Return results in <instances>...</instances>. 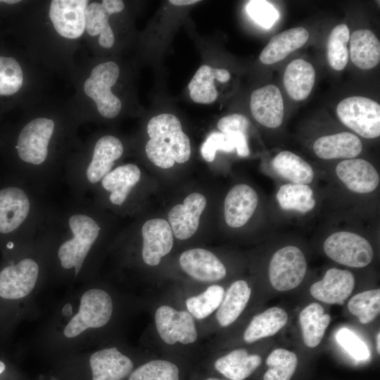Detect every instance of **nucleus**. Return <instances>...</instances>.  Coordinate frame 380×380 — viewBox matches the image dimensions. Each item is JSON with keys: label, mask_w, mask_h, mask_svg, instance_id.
<instances>
[{"label": "nucleus", "mask_w": 380, "mask_h": 380, "mask_svg": "<svg viewBox=\"0 0 380 380\" xmlns=\"http://www.w3.org/2000/svg\"><path fill=\"white\" fill-rule=\"evenodd\" d=\"M99 207L85 197L51 207L45 233L48 265L56 274L76 279L89 272L106 229Z\"/></svg>", "instance_id": "1"}, {"label": "nucleus", "mask_w": 380, "mask_h": 380, "mask_svg": "<svg viewBox=\"0 0 380 380\" xmlns=\"http://www.w3.org/2000/svg\"><path fill=\"white\" fill-rule=\"evenodd\" d=\"M25 180L0 172V247L7 251L36 238L51 209Z\"/></svg>", "instance_id": "2"}, {"label": "nucleus", "mask_w": 380, "mask_h": 380, "mask_svg": "<svg viewBox=\"0 0 380 380\" xmlns=\"http://www.w3.org/2000/svg\"><path fill=\"white\" fill-rule=\"evenodd\" d=\"M90 150L65 165V179L73 198H84L94 191L122 156L124 146L117 137L106 134L99 137Z\"/></svg>", "instance_id": "3"}, {"label": "nucleus", "mask_w": 380, "mask_h": 380, "mask_svg": "<svg viewBox=\"0 0 380 380\" xmlns=\"http://www.w3.org/2000/svg\"><path fill=\"white\" fill-rule=\"evenodd\" d=\"M147 133L150 139L145 146V152L156 166L167 169L175 162L184 163L190 158L189 139L175 115L163 113L153 117L148 122Z\"/></svg>", "instance_id": "4"}, {"label": "nucleus", "mask_w": 380, "mask_h": 380, "mask_svg": "<svg viewBox=\"0 0 380 380\" xmlns=\"http://www.w3.org/2000/svg\"><path fill=\"white\" fill-rule=\"evenodd\" d=\"M113 312L110 295L100 288L89 289L81 296L78 310L66 324L63 334L72 338L87 329L103 327L110 322Z\"/></svg>", "instance_id": "5"}, {"label": "nucleus", "mask_w": 380, "mask_h": 380, "mask_svg": "<svg viewBox=\"0 0 380 380\" xmlns=\"http://www.w3.org/2000/svg\"><path fill=\"white\" fill-rule=\"evenodd\" d=\"M337 117L346 127L367 139L380 135V105L372 99L353 96L339 102Z\"/></svg>", "instance_id": "6"}, {"label": "nucleus", "mask_w": 380, "mask_h": 380, "mask_svg": "<svg viewBox=\"0 0 380 380\" xmlns=\"http://www.w3.org/2000/svg\"><path fill=\"white\" fill-rule=\"evenodd\" d=\"M141 172L133 163L113 168L95 187L96 203L108 204L116 208H123L141 179Z\"/></svg>", "instance_id": "7"}, {"label": "nucleus", "mask_w": 380, "mask_h": 380, "mask_svg": "<svg viewBox=\"0 0 380 380\" xmlns=\"http://www.w3.org/2000/svg\"><path fill=\"white\" fill-rule=\"evenodd\" d=\"M119 74L117 63H103L93 68L84 84L85 94L95 101L99 113L106 118H115L122 108L120 100L111 91Z\"/></svg>", "instance_id": "8"}, {"label": "nucleus", "mask_w": 380, "mask_h": 380, "mask_svg": "<svg viewBox=\"0 0 380 380\" xmlns=\"http://www.w3.org/2000/svg\"><path fill=\"white\" fill-rule=\"evenodd\" d=\"M154 323L160 338L167 345H190L198 339L196 320L186 310L161 305L155 311Z\"/></svg>", "instance_id": "9"}, {"label": "nucleus", "mask_w": 380, "mask_h": 380, "mask_svg": "<svg viewBox=\"0 0 380 380\" xmlns=\"http://www.w3.org/2000/svg\"><path fill=\"white\" fill-rule=\"evenodd\" d=\"M324 251L331 260L351 267L368 265L374 255L369 242L350 232H337L331 234L324 243Z\"/></svg>", "instance_id": "10"}, {"label": "nucleus", "mask_w": 380, "mask_h": 380, "mask_svg": "<svg viewBox=\"0 0 380 380\" xmlns=\"http://www.w3.org/2000/svg\"><path fill=\"white\" fill-rule=\"evenodd\" d=\"M307 269L303 253L296 246L279 249L269 265V279L273 288L286 291L297 287L303 281Z\"/></svg>", "instance_id": "11"}, {"label": "nucleus", "mask_w": 380, "mask_h": 380, "mask_svg": "<svg viewBox=\"0 0 380 380\" xmlns=\"http://www.w3.org/2000/svg\"><path fill=\"white\" fill-rule=\"evenodd\" d=\"M87 0H53L49 18L56 32L63 37L77 39L85 30Z\"/></svg>", "instance_id": "12"}, {"label": "nucleus", "mask_w": 380, "mask_h": 380, "mask_svg": "<svg viewBox=\"0 0 380 380\" xmlns=\"http://www.w3.org/2000/svg\"><path fill=\"white\" fill-rule=\"evenodd\" d=\"M141 258L148 266L158 265L173 246V234L169 222L161 218L146 221L141 227Z\"/></svg>", "instance_id": "13"}, {"label": "nucleus", "mask_w": 380, "mask_h": 380, "mask_svg": "<svg viewBox=\"0 0 380 380\" xmlns=\"http://www.w3.org/2000/svg\"><path fill=\"white\" fill-rule=\"evenodd\" d=\"M182 270L193 279L204 283L222 279L227 270L221 260L211 251L196 248L184 251L179 256Z\"/></svg>", "instance_id": "14"}, {"label": "nucleus", "mask_w": 380, "mask_h": 380, "mask_svg": "<svg viewBox=\"0 0 380 380\" xmlns=\"http://www.w3.org/2000/svg\"><path fill=\"white\" fill-rule=\"evenodd\" d=\"M250 108L255 120L269 128H276L282 123L284 106L279 89L268 84L253 91Z\"/></svg>", "instance_id": "15"}, {"label": "nucleus", "mask_w": 380, "mask_h": 380, "mask_svg": "<svg viewBox=\"0 0 380 380\" xmlns=\"http://www.w3.org/2000/svg\"><path fill=\"white\" fill-rule=\"evenodd\" d=\"M205 206V197L198 193H192L186 197L183 204L176 205L170 210L169 224L177 239L186 240L196 233L200 216Z\"/></svg>", "instance_id": "16"}, {"label": "nucleus", "mask_w": 380, "mask_h": 380, "mask_svg": "<svg viewBox=\"0 0 380 380\" xmlns=\"http://www.w3.org/2000/svg\"><path fill=\"white\" fill-rule=\"evenodd\" d=\"M355 286V278L348 270L329 269L322 279L315 282L310 289L316 299L328 303L343 305Z\"/></svg>", "instance_id": "17"}, {"label": "nucleus", "mask_w": 380, "mask_h": 380, "mask_svg": "<svg viewBox=\"0 0 380 380\" xmlns=\"http://www.w3.org/2000/svg\"><path fill=\"white\" fill-rule=\"evenodd\" d=\"M92 380H123L134 369L132 360L117 348H106L89 358Z\"/></svg>", "instance_id": "18"}, {"label": "nucleus", "mask_w": 380, "mask_h": 380, "mask_svg": "<svg viewBox=\"0 0 380 380\" xmlns=\"http://www.w3.org/2000/svg\"><path fill=\"white\" fill-rule=\"evenodd\" d=\"M336 172L338 177L350 191L367 194L379 186L380 178L375 167L361 158L346 159L340 162Z\"/></svg>", "instance_id": "19"}, {"label": "nucleus", "mask_w": 380, "mask_h": 380, "mask_svg": "<svg viewBox=\"0 0 380 380\" xmlns=\"http://www.w3.org/2000/svg\"><path fill=\"white\" fill-rule=\"evenodd\" d=\"M258 203V194L252 187L245 184L235 185L224 199L226 223L233 228L243 226L254 213Z\"/></svg>", "instance_id": "20"}, {"label": "nucleus", "mask_w": 380, "mask_h": 380, "mask_svg": "<svg viewBox=\"0 0 380 380\" xmlns=\"http://www.w3.org/2000/svg\"><path fill=\"white\" fill-rule=\"evenodd\" d=\"M362 149L360 139L347 132L321 137L313 144L314 153L322 159H352L357 157Z\"/></svg>", "instance_id": "21"}, {"label": "nucleus", "mask_w": 380, "mask_h": 380, "mask_svg": "<svg viewBox=\"0 0 380 380\" xmlns=\"http://www.w3.org/2000/svg\"><path fill=\"white\" fill-rule=\"evenodd\" d=\"M308 38L309 32L303 27H296L281 32L270 39L261 51L259 59L265 65L277 63L303 46Z\"/></svg>", "instance_id": "22"}, {"label": "nucleus", "mask_w": 380, "mask_h": 380, "mask_svg": "<svg viewBox=\"0 0 380 380\" xmlns=\"http://www.w3.org/2000/svg\"><path fill=\"white\" fill-rule=\"evenodd\" d=\"M251 289L245 280L234 281L225 291L222 301L215 312V318L222 327L233 324L246 308Z\"/></svg>", "instance_id": "23"}, {"label": "nucleus", "mask_w": 380, "mask_h": 380, "mask_svg": "<svg viewBox=\"0 0 380 380\" xmlns=\"http://www.w3.org/2000/svg\"><path fill=\"white\" fill-rule=\"evenodd\" d=\"M283 81L289 96L295 101H303L310 95L313 88L315 70L304 59H295L286 66Z\"/></svg>", "instance_id": "24"}, {"label": "nucleus", "mask_w": 380, "mask_h": 380, "mask_svg": "<svg viewBox=\"0 0 380 380\" xmlns=\"http://www.w3.org/2000/svg\"><path fill=\"white\" fill-rule=\"evenodd\" d=\"M350 56L353 63L362 70H369L380 61V42L369 30L354 31L350 37Z\"/></svg>", "instance_id": "25"}, {"label": "nucleus", "mask_w": 380, "mask_h": 380, "mask_svg": "<svg viewBox=\"0 0 380 380\" xmlns=\"http://www.w3.org/2000/svg\"><path fill=\"white\" fill-rule=\"evenodd\" d=\"M261 360L258 355L239 348L218 357L214 368L230 380H244L260 366Z\"/></svg>", "instance_id": "26"}, {"label": "nucleus", "mask_w": 380, "mask_h": 380, "mask_svg": "<svg viewBox=\"0 0 380 380\" xmlns=\"http://www.w3.org/2000/svg\"><path fill=\"white\" fill-rule=\"evenodd\" d=\"M288 321L286 312L280 308L273 307L255 315L243 333V340L252 343L261 338L277 334Z\"/></svg>", "instance_id": "27"}, {"label": "nucleus", "mask_w": 380, "mask_h": 380, "mask_svg": "<svg viewBox=\"0 0 380 380\" xmlns=\"http://www.w3.org/2000/svg\"><path fill=\"white\" fill-rule=\"evenodd\" d=\"M299 322L304 343L309 348H315L322 340L331 317L324 314L320 304L312 303L300 312Z\"/></svg>", "instance_id": "28"}, {"label": "nucleus", "mask_w": 380, "mask_h": 380, "mask_svg": "<svg viewBox=\"0 0 380 380\" xmlns=\"http://www.w3.org/2000/svg\"><path fill=\"white\" fill-rule=\"evenodd\" d=\"M272 165L278 175L293 184L308 185L314 179L310 165L291 151H283L278 153L272 160Z\"/></svg>", "instance_id": "29"}, {"label": "nucleus", "mask_w": 380, "mask_h": 380, "mask_svg": "<svg viewBox=\"0 0 380 380\" xmlns=\"http://www.w3.org/2000/svg\"><path fill=\"white\" fill-rule=\"evenodd\" d=\"M277 200L283 210L306 213L316 204L312 189L307 184H286L277 194Z\"/></svg>", "instance_id": "30"}, {"label": "nucleus", "mask_w": 380, "mask_h": 380, "mask_svg": "<svg viewBox=\"0 0 380 380\" xmlns=\"http://www.w3.org/2000/svg\"><path fill=\"white\" fill-rule=\"evenodd\" d=\"M224 293V289L222 286L210 285L200 293L189 296L186 299V310L195 320L205 319L218 309Z\"/></svg>", "instance_id": "31"}, {"label": "nucleus", "mask_w": 380, "mask_h": 380, "mask_svg": "<svg viewBox=\"0 0 380 380\" xmlns=\"http://www.w3.org/2000/svg\"><path fill=\"white\" fill-rule=\"evenodd\" d=\"M110 14L102 3L93 2L87 5L85 11V29L90 36L99 34V42L104 48H110L115 36L109 24Z\"/></svg>", "instance_id": "32"}, {"label": "nucleus", "mask_w": 380, "mask_h": 380, "mask_svg": "<svg viewBox=\"0 0 380 380\" xmlns=\"http://www.w3.org/2000/svg\"><path fill=\"white\" fill-rule=\"evenodd\" d=\"M213 68L201 65L188 84L191 99L196 103L208 104L214 102L218 95L214 84Z\"/></svg>", "instance_id": "33"}, {"label": "nucleus", "mask_w": 380, "mask_h": 380, "mask_svg": "<svg viewBox=\"0 0 380 380\" xmlns=\"http://www.w3.org/2000/svg\"><path fill=\"white\" fill-rule=\"evenodd\" d=\"M349 39V28L343 23L336 25L329 36L327 56L330 67L334 70H343L348 63Z\"/></svg>", "instance_id": "34"}, {"label": "nucleus", "mask_w": 380, "mask_h": 380, "mask_svg": "<svg viewBox=\"0 0 380 380\" xmlns=\"http://www.w3.org/2000/svg\"><path fill=\"white\" fill-rule=\"evenodd\" d=\"M266 364L268 369L263 380H290L296 371L298 358L291 351L277 348L268 355Z\"/></svg>", "instance_id": "35"}, {"label": "nucleus", "mask_w": 380, "mask_h": 380, "mask_svg": "<svg viewBox=\"0 0 380 380\" xmlns=\"http://www.w3.org/2000/svg\"><path fill=\"white\" fill-rule=\"evenodd\" d=\"M179 369L174 362L164 359L149 360L129 375L128 380H179Z\"/></svg>", "instance_id": "36"}, {"label": "nucleus", "mask_w": 380, "mask_h": 380, "mask_svg": "<svg viewBox=\"0 0 380 380\" xmlns=\"http://www.w3.org/2000/svg\"><path fill=\"white\" fill-rule=\"evenodd\" d=\"M348 308L362 324L371 322L380 312V290L373 289L355 295L350 299Z\"/></svg>", "instance_id": "37"}, {"label": "nucleus", "mask_w": 380, "mask_h": 380, "mask_svg": "<svg viewBox=\"0 0 380 380\" xmlns=\"http://www.w3.org/2000/svg\"><path fill=\"white\" fill-rule=\"evenodd\" d=\"M23 73L18 61L11 57L0 56V96H11L22 87Z\"/></svg>", "instance_id": "38"}, {"label": "nucleus", "mask_w": 380, "mask_h": 380, "mask_svg": "<svg viewBox=\"0 0 380 380\" xmlns=\"http://www.w3.org/2000/svg\"><path fill=\"white\" fill-rule=\"evenodd\" d=\"M241 133L224 134L214 132L210 133L201 146V153L207 162L215 160L217 151L232 152L236 149L237 139Z\"/></svg>", "instance_id": "39"}, {"label": "nucleus", "mask_w": 380, "mask_h": 380, "mask_svg": "<svg viewBox=\"0 0 380 380\" xmlns=\"http://www.w3.org/2000/svg\"><path fill=\"white\" fill-rule=\"evenodd\" d=\"M338 343L355 360L364 361L370 356V352L365 343L348 328H342L336 335Z\"/></svg>", "instance_id": "40"}, {"label": "nucleus", "mask_w": 380, "mask_h": 380, "mask_svg": "<svg viewBox=\"0 0 380 380\" xmlns=\"http://www.w3.org/2000/svg\"><path fill=\"white\" fill-rule=\"evenodd\" d=\"M248 15L262 27L269 29L279 18V12L267 1L253 0L246 5Z\"/></svg>", "instance_id": "41"}, {"label": "nucleus", "mask_w": 380, "mask_h": 380, "mask_svg": "<svg viewBox=\"0 0 380 380\" xmlns=\"http://www.w3.org/2000/svg\"><path fill=\"white\" fill-rule=\"evenodd\" d=\"M248 126V119L245 115L238 113L224 116L217 122L218 129L224 134L234 132L246 133Z\"/></svg>", "instance_id": "42"}, {"label": "nucleus", "mask_w": 380, "mask_h": 380, "mask_svg": "<svg viewBox=\"0 0 380 380\" xmlns=\"http://www.w3.org/2000/svg\"><path fill=\"white\" fill-rule=\"evenodd\" d=\"M101 3L110 15L122 11L125 7L123 1L120 0H103Z\"/></svg>", "instance_id": "43"}, {"label": "nucleus", "mask_w": 380, "mask_h": 380, "mask_svg": "<svg viewBox=\"0 0 380 380\" xmlns=\"http://www.w3.org/2000/svg\"><path fill=\"white\" fill-rule=\"evenodd\" d=\"M214 73L215 80L222 83L227 82L231 77L229 71L225 69L215 68Z\"/></svg>", "instance_id": "44"}, {"label": "nucleus", "mask_w": 380, "mask_h": 380, "mask_svg": "<svg viewBox=\"0 0 380 380\" xmlns=\"http://www.w3.org/2000/svg\"><path fill=\"white\" fill-rule=\"evenodd\" d=\"M169 2L175 6H186L200 2L198 0H170Z\"/></svg>", "instance_id": "45"}, {"label": "nucleus", "mask_w": 380, "mask_h": 380, "mask_svg": "<svg viewBox=\"0 0 380 380\" xmlns=\"http://www.w3.org/2000/svg\"><path fill=\"white\" fill-rule=\"evenodd\" d=\"M376 351L378 353H380V333L378 332L377 335H376Z\"/></svg>", "instance_id": "46"}, {"label": "nucleus", "mask_w": 380, "mask_h": 380, "mask_svg": "<svg viewBox=\"0 0 380 380\" xmlns=\"http://www.w3.org/2000/svg\"><path fill=\"white\" fill-rule=\"evenodd\" d=\"M6 369V365L4 362L0 360V374H2Z\"/></svg>", "instance_id": "47"}, {"label": "nucleus", "mask_w": 380, "mask_h": 380, "mask_svg": "<svg viewBox=\"0 0 380 380\" xmlns=\"http://www.w3.org/2000/svg\"><path fill=\"white\" fill-rule=\"evenodd\" d=\"M2 1L6 4H16L20 2L19 0H5Z\"/></svg>", "instance_id": "48"}, {"label": "nucleus", "mask_w": 380, "mask_h": 380, "mask_svg": "<svg viewBox=\"0 0 380 380\" xmlns=\"http://www.w3.org/2000/svg\"><path fill=\"white\" fill-rule=\"evenodd\" d=\"M204 380H223V379H217V378H214V377H210V378H207Z\"/></svg>", "instance_id": "49"}, {"label": "nucleus", "mask_w": 380, "mask_h": 380, "mask_svg": "<svg viewBox=\"0 0 380 380\" xmlns=\"http://www.w3.org/2000/svg\"><path fill=\"white\" fill-rule=\"evenodd\" d=\"M2 1H0V3Z\"/></svg>", "instance_id": "50"}]
</instances>
